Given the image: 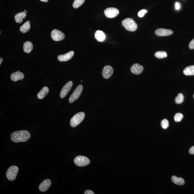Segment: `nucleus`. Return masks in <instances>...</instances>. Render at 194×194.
Masks as SVG:
<instances>
[{"label": "nucleus", "instance_id": "f257e3e1", "mask_svg": "<svg viewBox=\"0 0 194 194\" xmlns=\"http://www.w3.org/2000/svg\"><path fill=\"white\" fill-rule=\"evenodd\" d=\"M31 137L30 133L26 130L14 132L12 134L11 139L14 142H24Z\"/></svg>", "mask_w": 194, "mask_h": 194}, {"label": "nucleus", "instance_id": "f03ea898", "mask_svg": "<svg viewBox=\"0 0 194 194\" xmlns=\"http://www.w3.org/2000/svg\"><path fill=\"white\" fill-rule=\"evenodd\" d=\"M122 25L128 31H134L137 28V24L132 18H127L123 20Z\"/></svg>", "mask_w": 194, "mask_h": 194}, {"label": "nucleus", "instance_id": "7ed1b4c3", "mask_svg": "<svg viewBox=\"0 0 194 194\" xmlns=\"http://www.w3.org/2000/svg\"><path fill=\"white\" fill-rule=\"evenodd\" d=\"M85 113L81 112L75 114L70 121V125L72 127L77 126L83 121L85 117Z\"/></svg>", "mask_w": 194, "mask_h": 194}, {"label": "nucleus", "instance_id": "20e7f679", "mask_svg": "<svg viewBox=\"0 0 194 194\" xmlns=\"http://www.w3.org/2000/svg\"><path fill=\"white\" fill-rule=\"evenodd\" d=\"M19 169L16 166H10L7 170L6 172V176L7 179L10 181H13L16 178L18 173Z\"/></svg>", "mask_w": 194, "mask_h": 194}, {"label": "nucleus", "instance_id": "39448f33", "mask_svg": "<svg viewBox=\"0 0 194 194\" xmlns=\"http://www.w3.org/2000/svg\"><path fill=\"white\" fill-rule=\"evenodd\" d=\"M83 90V87L81 85H79L71 95L69 98V101L70 103H72L77 100L80 96Z\"/></svg>", "mask_w": 194, "mask_h": 194}, {"label": "nucleus", "instance_id": "423d86ee", "mask_svg": "<svg viewBox=\"0 0 194 194\" xmlns=\"http://www.w3.org/2000/svg\"><path fill=\"white\" fill-rule=\"evenodd\" d=\"M74 163L76 166L82 167L89 165L90 163V160L85 156H79L75 158Z\"/></svg>", "mask_w": 194, "mask_h": 194}, {"label": "nucleus", "instance_id": "0eeeda50", "mask_svg": "<svg viewBox=\"0 0 194 194\" xmlns=\"http://www.w3.org/2000/svg\"><path fill=\"white\" fill-rule=\"evenodd\" d=\"M104 13L106 16L109 18H112L117 17L119 14V12L116 8L110 7L105 9Z\"/></svg>", "mask_w": 194, "mask_h": 194}, {"label": "nucleus", "instance_id": "6e6552de", "mask_svg": "<svg viewBox=\"0 0 194 194\" xmlns=\"http://www.w3.org/2000/svg\"><path fill=\"white\" fill-rule=\"evenodd\" d=\"M51 37L54 40L58 41L63 40L65 37L64 34L60 30L55 29L52 32Z\"/></svg>", "mask_w": 194, "mask_h": 194}, {"label": "nucleus", "instance_id": "1a4fd4ad", "mask_svg": "<svg viewBox=\"0 0 194 194\" xmlns=\"http://www.w3.org/2000/svg\"><path fill=\"white\" fill-rule=\"evenodd\" d=\"M73 85V82L72 81H70L64 86L60 93V96L61 98H63L66 96L71 89Z\"/></svg>", "mask_w": 194, "mask_h": 194}, {"label": "nucleus", "instance_id": "9d476101", "mask_svg": "<svg viewBox=\"0 0 194 194\" xmlns=\"http://www.w3.org/2000/svg\"><path fill=\"white\" fill-rule=\"evenodd\" d=\"M114 70L113 68L111 66H104L103 69L102 75L104 78L108 79L112 76Z\"/></svg>", "mask_w": 194, "mask_h": 194}, {"label": "nucleus", "instance_id": "9b49d317", "mask_svg": "<svg viewBox=\"0 0 194 194\" xmlns=\"http://www.w3.org/2000/svg\"><path fill=\"white\" fill-rule=\"evenodd\" d=\"M173 33V32L172 30L162 28H158L155 31L156 35L160 37L171 35Z\"/></svg>", "mask_w": 194, "mask_h": 194}, {"label": "nucleus", "instance_id": "f8f14e48", "mask_svg": "<svg viewBox=\"0 0 194 194\" xmlns=\"http://www.w3.org/2000/svg\"><path fill=\"white\" fill-rule=\"evenodd\" d=\"M74 55V52L71 51L64 54L59 55L58 56V60L60 62H66L70 60Z\"/></svg>", "mask_w": 194, "mask_h": 194}, {"label": "nucleus", "instance_id": "ddd939ff", "mask_svg": "<svg viewBox=\"0 0 194 194\" xmlns=\"http://www.w3.org/2000/svg\"><path fill=\"white\" fill-rule=\"evenodd\" d=\"M131 71L132 73L135 75H139L144 70V67L141 65L138 64H134L131 67Z\"/></svg>", "mask_w": 194, "mask_h": 194}, {"label": "nucleus", "instance_id": "4468645a", "mask_svg": "<svg viewBox=\"0 0 194 194\" xmlns=\"http://www.w3.org/2000/svg\"><path fill=\"white\" fill-rule=\"evenodd\" d=\"M51 184L52 182L50 179H46V180L43 181L40 184L39 186V189L40 191L45 192L48 190L49 188L50 187Z\"/></svg>", "mask_w": 194, "mask_h": 194}, {"label": "nucleus", "instance_id": "2eb2a0df", "mask_svg": "<svg viewBox=\"0 0 194 194\" xmlns=\"http://www.w3.org/2000/svg\"><path fill=\"white\" fill-rule=\"evenodd\" d=\"M24 77V74L20 72H16L12 74L11 76V80L13 81H17L18 80H22Z\"/></svg>", "mask_w": 194, "mask_h": 194}, {"label": "nucleus", "instance_id": "dca6fc26", "mask_svg": "<svg viewBox=\"0 0 194 194\" xmlns=\"http://www.w3.org/2000/svg\"><path fill=\"white\" fill-rule=\"evenodd\" d=\"M95 37L97 41L102 42L105 40L106 36L103 32L100 30H98L95 33Z\"/></svg>", "mask_w": 194, "mask_h": 194}, {"label": "nucleus", "instance_id": "f3484780", "mask_svg": "<svg viewBox=\"0 0 194 194\" xmlns=\"http://www.w3.org/2000/svg\"><path fill=\"white\" fill-rule=\"evenodd\" d=\"M49 92V89L47 87H44L37 94V98L39 99H42Z\"/></svg>", "mask_w": 194, "mask_h": 194}, {"label": "nucleus", "instance_id": "a211bd4d", "mask_svg": "<svg viewBox=\"0 0 194 194\" xmlns=\"http://www.w3.org/2000/svg\"><path fill=\"white\" fill-rule=\"evenodd\" d=\"M26 16V13L25 12L18 13L15 16L14 18L17 23H21L23 21V20L25 18Z\"/></svg>", "mask_w": 194, "mask_h": 194}, {"label": "nucleus", "instance_id": "6ab92c4d", "mask_svg": "<svg viewBox=\"0 0 194 194\" xmlns=\"http://www.w3.org/2000/svg\"><path fill=\"white\" fill-rule=\"evenodd\" d=\"M183 73L186 76L194 75V65L187 66L183 71Z\"/></svg>", "mask_w": 194, "mask_h": 194}, {"label": "nucleus", "instance_id": "aec40b11", "mask_svg": "<svg viewBox=\"0 0 194 194\" xmlns=\"http://www.w3.org/2000/svg\"><path fill=\"white\" fill-rule=\"evenodd\" d=\"M33 46L31 42H26L24 45V50L26 53H29L33 50Z\"/></svg>", "mask_w": 194, "mask_h": 194}, {"label": "nucleus", "instance_id": "412c9836", "mask_svg": "<svg viewBox=\"0 0 194 194\" xmlns=\"http://www.w3.org/2000/svg\"><path fill=\"white\" fill-rule=\"evenodd\" d=\"M172 180L175 184L180 185V186H182L185 183L184 179L182 178L176 177V176H172Z\"/></svg>", "mask_w": 194, "mask_h": 194}, {"label": "nucleus", "instance_id": "4be33fe9", "mask_svg": "<svg viewBox=\"0 0 194 194\" xmlns=\"http://www.w3.org/2000/svg\"><path fill=\"white\" fill-rule=\"evenodd\" d=\"M30 28H31V26H30V21H27L20 27V30L22 33H25L29 31Z\"/></svg>", "mask_w": 194, "mask_h": 194}, {"label": "nucleus", "instance_id": "5701e85b", "mask_svg": "<svg viewBox=\"0 0 194 194\" xmlns=\"http://www.w3.org/2000/svg\"><path fill=\"white\" fill-rule=\"evenodd\" d=\"M155 56L158 58L161 59L167 57V54L166 52L159 51L155 53Z\"/></svg>", "mask_w": 194, "mask_h": 194}, {"label": "nucleus", "instance_id": "b1692460", "mask_svg": "<svg viewBox=\"0 0 194 194\" xmlns=\"http://www.w3.org/2000/svg\"><path fill=\"white\" fill-rule=\"evenodd\" d=\"M184 100V97L183 95L181 93H179L178 94L177 96L175 98V102L176 104H181L183 102Z\"/></svg>", "mask_w": 194, "mask_h": 194}, {"label": "nucleus", "instance_id": "393cba45", "mask_svg": "<svg viewBox=\"0 0 194 194\" xmlns=\"http://www.w3.org/2000/svg\"><path fill=\"white\" fill-rule=\"evenodd\" d=\"M85 0H75L73 3L74 8H78L81 6L84 3Z\"/></svg>", "mask_w": 194, "mask_h": 194}, {"label": "nucleus", "instance_id": "a878e982", "mask_svg": "<svg viewBox=\"0 0 194 194\" xmlns=\"http://www.w3.org/2000/svg\"><path fill=\"white\" fill-rule=\"evenodd\" d=\"M183 118V114L181 113H177L175 114L174 117V121L176 122H180Z\"/></svg>", "mask_w": 194, "mask_h": 194}, {"label": "nucleus", "instance_id": "bb28decb", "mask_svg": "<svg viewBox=\"0 0 194 194\" xmlns=\"http://www.w3.org/2000/svg\"><path fill=\"white\" fill-rule=\"evenodd\" d=\"M162 128L164 129H166L169 126V123L167 119H164L161 122Z\"/></svg>", "mask_w": 194, "mask_h": 194}, {"label": "nucleus", "instance_id": "cd10ccee", "mask_svg": "<svg viewBox=\"0 0 194 194\" xmlns=\"http://www.w3.org/2000/svg\"><path fill=\"white\" fill-rule=\"evenodd\" d=\"M147 12V11L145 9H142L139 12L138 15L139 17H144V14Z\"/></svg>", "mask_w": 194, "mask_h": 194}, {"label": "nucleus", "instance_id": "c85d7f7f", "mask_svg": "<svg viewBox=\"0 0 194 194\" xmlns=\"http://www.w3.org/2000/svg\"><path fill=\"white\" fill-rule=\"evenodd\" d=\"M189 48L191 49H194V38L189 43Z\"/></svg>", "mask_w": 194, "mask_h": 194}, {"label": "nucleus", "instance_id": "c756f323", "mask_svg": "<svg viewBox=\"0 0 194 194\" xmlns=\"http://www.w3.org/2000/svg\"><path fill=\"white\" fill-rule=\"evenodd\" d=\"M189 153L191 155H194V146L191 147L189 150Z\"/></svg>", "mask_w": 194, "mask_h": 194}, {"label": "nucleus", "instance_id": "7c9ffc66", "mask_svg": "<svg viewBox=\"0 0 194 194\" xmlns=\"http://www.w3.org/2000/svg\"><path fill=\"white\" fill-rule=\"evenodd\" d=\"M85 194H94L95 193H94V192L93 191H92L90 190H87L86 191H85Z\"/></svg>", "mask_w": 194, "mask_h": 194}, {"label": "nucleus", "instance_id": "2f4dec72", "mask_svg": "<svg viewBox=\"0 0 194 194\" xmlns=\"http://www.w3.org/2000/svg\"><path fill=\"white\" fill-rule=\"evenodd\" d=\"M180 8V5L179 3L176 2V10H179Z\"/></svg>", "mask_w": 194, "mask_h": 194}, {"label": "nucleus", "instance_id": "473e14b6", "mask_svg": "<svg viewBox=\"0 0 194 194\" xmlns=\"http://www.w3.org/2000/svg\"><path fill=\"white\" fill-rule=\"evenodd\" d=\"M3 60V59L2 58H0V65L1 64V63H2Z\"/></svg>", "mask_w": 194, "mask_h": 194}, {"label": "nucleus", "instance_id": "72a5a7b5", "mask_svg": "<svg viewBox=\"0 0 194 194\" xmlns=\"http://www.w3.org/2000/svg\"><path fill=\"white\" fill-rule=\"evenodd\" d=\"M40 1H43V2H47V1H48V0H40Z\"/></svg>", "mask_w": 194, "mask_h": 194}, {"label": "nucleus", "instance_id": "f704fd0d", "mask_svg": "<svg viewBox=\"0 0 194 194\" xmlns=\"http://www.w3.org/2000/svg\"><path fill=\"white\" fill-rule=\"evenodd\" d=\"M24 12H25V13H27V12L26 11V10H24Z\"/></svg>", "mask_w": 194, "mask_h": 194}, {"label": "nucleus", "instance_id": "c9c22d12", "mask_svg": "<svg viewBox=\"0 0 194 194\" xmlns=\"http://www.w3.org/2000/svg\"><path fill=\"white\" fill-rule=\"evenodd\" d=\"M193 98H194V94H193Z\"/></svg>", "mask_w": 194, "mask_h": 194}, {"label": "nucleus", "instance_id": "e433bc0d", "mask_svg": "<svg viewBox=\"0 0 194 194\" xmlns=\"http://www.w3.org/2000/svg\"><path fill=\"white\" fill-rule=\"evenodd\" d=\"M18 72H20V71L18 70Z\"/></svg>", "mask_w": 194, "mask_h": 194}]
</instances>
